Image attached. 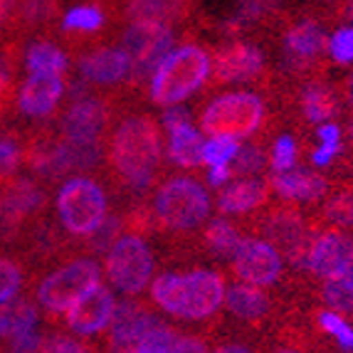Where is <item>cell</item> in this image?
<instances>
[{
    "label": "cell",
    "instance_id": "cell-25",
    "mask_svg": "<svg viewBox=\"0 0 353 353\" xmlns=\"http://www.w3.org/2000/svg\"><path fill=\"white\" fill-rule=\"evenodd\" d=\"M42 329V309L35 296L20 294L0 304V343L10 346L15 339Z\"/></svg>",
    "mask_w": 353,
    "mask_h": 353
},
{
    "label": "cell",
    "instance_id": "cell-21",
    "mask_svg": "<svg viewBox=\"0 0 353 353\" xmlns=\"http://www.w3.org/2000/svg\"><path fill=\"white\" fill-rule=\"evenodd\" d=\"M265 74V54L252 42H228L212 52L210 79L215 87L254 82Z\"/></svg>",
    "mask_w": 353,
    "mask_h": 353
},
{
    "label": "cell",
    "instance_id": "cell-34",
    "mask_svg": "<svg viewBox=\"0 0 353 353\" xmlns=\"http://www.w3.org/2000/svg\"><path fill=\"white\" fill-rule=\"evenodd\" d=\"M25 134L15 129H0V181L23 168Z\"/></svg>",
    "mask_w": 353,
    "mask_h": 353
},
{
    "label": "cell",
    "instance_id": "cell-41",
    "mask_svg": "<svg viewBox=\"0 0 353 353\" xmlns=\"http://www.w3.org/2000/svg\"><path fill=\"white\" fill-rule=\"evenodd\" d=\"M296 161H299V143L292 134H282L274 139L270 153V165L272 171H289L294 168Z\"/></svg>",
    "mask_w": 353,
    "mask_h": 353
},
{
    "label": "cell",
    "instance_id": "cell-11",
    "mask_svg": "<svg viewBox=\"0 0 353 353\" xmlns=\"http://www.w3.org/2000/svg\"><path fill=\"white\" fill-rule=\"evenodd\" d=\"M176 28L161 23H129L119 35V48L131 59V87H146L161 59L176 45Z\"/></svg>",
    "mask_w": 353,
    "mask_h": 353
},
{
    "label": "cell",
    "instance_id": "cell-13",
    "mask_svg": "<svg viewBox=\"0 0 353 353\" xmlns=\"http://www.w3.org/2000/svg\"><path fill=\"white\" fill-rule=\"evenodd\" d=\"M230 274L237 282L254 287H274L284 274V257L259 235H245L228 262Z\"/></svg>",
    "mask_w": 353,
    "mask_h": 353
},
{
    "label": "cell",
    "instance_id": "cell-10",
    "mask_svg": "<svg viewBox=\"0 0 353 353\" xmlns=\"http://www.w3.org/2000/svg\"><path fill=\"white\" fill-rule=\"evenodd\" d=\"M114 114L117 104L109 94H92V89L74 92L59 114L57 134L77 143H104L106 134L117 121Z\"/></svg>",
    "mask_w": 353,
    "mask_h": 353
},
{
    "label": "cell",
    "instance_id": "cell-7",
    "mask_svg": "<svg viewBox=\"0 0 353 353\" xmlns=\"http://www.w3.org/2000/svg\"><path fill=\"white\" fill-rule=\"evenodd\" d=\"M101 282V265L94 254H74L45 272L32 287V296L45 316L57 319L89 289Z\"/></svg>",
    "mask_w": 353,
    "mask_h": 353
},
{
    "label": "cell",
    "instance_id": "cell-4",
    "mask_svg": "<svg viewBox=\"0 0 353 353\" xmlns=\"http://www.w3.org/2000/svg\"><path fill=\"white\" fill-rule=\"evenodd\" d=\"M52 210L62 235L84 245L112 215V198L104 181L97 176L72 173L54 188Z\"/></svg>",
    "mask_w": 353,
    "mask_h": 353
},
{
    "label": "cell",
    "instance_id": "cell-30",
    "mask_svg": "<svg viewBox=\"0 0 353 353\" xmlns=\"http://www.w3.org/2000/svg\"><path fill=\"white\" fill-rule=\"evenodd\" d=\"M242 230L235 223L220 218V220H210L203 228V237L201 245L205 248V252L212 259H220V262H230L232 254H235L237 245L242 242Z\"/></svg>",
    "mask_w": 353,
    "mask_h": 353
},
{
    "label": "cell",
    "instance_id": "cell-20",
    "mask_svg": "<svg viewBox=\"0 0 353 353\" xmlns=\"http://www.w3.org/2000/svg\"><path fill=\"white\" fill-rule=\"evenodd\" d=\"M165 131V159L176 168H201L203 165V131L190 121L185 106H168L161 117Z\"/></svg>",
    "mask_w": 353,
    "mask_h": 353
},
{
    "label": "cell",
    "instance_id": "cell-14",
    "mask_svg": "<svg viewBox=\"0 0 353 353\" xmlns=\"http://www.w3.org/2000/svg\"><path fill=\"white\" fill-rule=\"evenodd\" d=\"M77 77L89 89H119L131 79V59L119 45H92L77 52Z\"/></svg>",
    "mask_w": 353,
    "mask_h": 353
},
{
    "label": "cell",
    "instance_id": "cell-32",
    "mask_svg": "<svg viewBox=\"0 0 353 353\" xmlns=\"http://www.w3.org/2000/svg\"><path fill=\"white\" fill-rule=\"evenodd\" d=\"M319 299L326 309H334V312L353 316V270L343 272L339 277L324 279L321 287H319Z\"/></svg>",
    "mask_w": 353,
    "mask_h": 353
},
{
    "label": "cell",
    "instance_id": "cell-24",
    "mask_svg": "<svg viewBox=\"0 0 353 353\" xmlns=\"http://www.w3.org/2000/svg\"><path fill=\"white\" fill-rule=\"evenodd\" d=\"M270 178H237L218 193V210L223 215H254L270 203Z\"/></svg>",
    "mask_w": 353,
    "mask_h": 353
},
{
    "label": "cell",
    "instance_id": "cell-38",
    "mask_svg": "<svg viewBox=\"0 0 353 353\" xmlns=\"http://www.w3.org/2000/svg\"><path fill=\"white\" fill-rule=\"evenodd\" d=\"M37 353H101L99 346L92 341L82 339L77 334H67V331H50L42 339V346Z\"/></svg>",
    "mask_w": 353,
    "mask_h": 353
},
{
    "label": "cell",
    "instance_id": "cell-6",
    "mask_svg": "<svg viewBox=\"0 0 353 353\" xmlns=\"http://www.w3.org/2000/svg\"><path fill=\"white\" fill-rule=\"evenodd\" d=\"M210 67L212 54L201 45L185 42L173 48L151 74V82H148L151 104L159 109L183 104L188 97L205 87V82L210 79Z\"/></svg>",
    "mask_w": 353,
    "mask_h": 353
},
{
    "label": "cell",
    "instance_id": "cell-40",
    "mask_svg": "<svg viewBox=\"0 0 353 353\" xmlns=\"http://www.w3.org/2000/svg\"><path fill=\"white\" fill-rule=\"evenodd\" d=\"M237 139H228V136H212L208 141H203V163L205 165H230L235 159Z\"/></svg>",
    "mask_w": 353,
    "mask_h": 353
},
{
    "label": "cell",
    "instance_id": "cell-12",
    "mask_svg": "<svg viewBox=\"0 0 353 353\" xmlns=\"http://www.w3.org/2000/svg\"><path fill=\"white\" fill-rule=\"evenodd\" d=\"M257 235L287 259L292 267H304V259L312 248V228L292 203L262 208L257 215Z\"/></svg>",
    "mask_w": 353,
    "mask_h": 353
},
{
    "label": "cell",
    "instance_id": "cell-36",
    "mask_svg": "<svg viewBox=\"0 0 353 353\" xmlns=\"http://www.w3.org/2000/svg\"><path fill=\"white\" fill-rule=\"evenodd\" d=\"M267 163H270V159H267L265 148L257 143H242L230 168H232V178H254L259 173H265Z\"/></svg>",
    "mask_w": 353,
    "mask_h": 353
},
{
    "label": "cell",
    "instance_id": "cell-5",
    "mask_svg": "<svg viewBox=\"0 0 353 353\" xmlns=\"http://www.w3.org/2000/svg\"><path fill=\"white\" fill-rule=\"evenodd\" d=\"M148 210L153 218V230L171 235H193L205 228L212 212V198L198 178L181 173L153 185Z\"/></svg>",
    "mask_w": 353,
    "mask_h": 353
},
{
    "label": "cell",
    "instance_id": "cell-54",
    "mask_svg": "<svg viewBox=\"0 0 353 353\" xmlns=\"http://www.w3.org/2000/svg\"><path fill=\"white\" fill-rule=\"evenodd\" d=\"M121 353H143V351H139V348H129V351H121Z\"/></svg>",
    "mask_w": 353,
    "mask_h": 353
},
{
    "label": "cell",
    "instance_id": "cell-52",
    "mask_svg": "<svg viewBox=\"0 0 353 353\" xmlns=\"http://www.w3.org/2000/svg\"><path fill=\"white\" fill-rule=\"evenodd\" d=\"M348 141L353 143V117H351V124H348Z\"/></svg>",
    "mask_w": 353,
    "mask_h": 353
},
{
    "label": "cell",
    "instance_id": "cell-46",
    "mask_svg": "<svg viewBox=\"0 0 353 353\" xmlns=\"http://www.w3.org/2000/svg\"><path fill=\"white\" fill-rule=\"evenodd\" d=\"M232 181V168L230 165H208V183L212 188H223L225 183Z\"/></svg>",
    "mask_w": 353,
    "mask_h": 353
},
{
    "label": "cell",
    "instance_id": "cell-17",
    "mask_svg": "<svg viewBox=\"0 0 353 353\" xmlns=\"http://www.w3.org/2000/svg\"><path fill=\"white\" fill-rule=\"evenodd\" d=\"M117 296L114 289L106 284H97L82 294L74 304L62 314V324L72 331V334L89 339V336H99L112 326V319L117 314Z\"/></svg>",
    "mask_w": 353,
    "mask_h": 353
},
{
    "label": "cell",
    "instance_id": "cell-31",
    "mask_svg": "<svg viewBox=\"0 0 353 353\" xmlns=\"http://www.w3.org/2000/svg\"><path fill=\"white\" fill-rule=\"evenodd\" d=\"M57 15H59L57 0H20L10 28L15 32H20V35L37 32V30H48L57 20Z\"/></svg>",
    "mask_w": 353,
    "mask_h": 353
},
{
    "label": "cell",
    "instance_id": "cell-33",
    "mask_svg": "<svg viewBox=\"0 0 353 353\" xmlns=\"http://www.w3.org/2000/svg\"><path fill=\"white\" fill-rule=\"evenodd\" d=\"M18 42H8L6 48H0V117L8 114L12 104H15V65L20 62V52L15 48Z\"/></svg>",
    "mask_w": 353,
    "mask_h": 353
},
{
    "label": "cell",
    "instance_id": "cell-42",
    "mask_svg": "<svg viewBox=\"0 0 353 353\" xmlns=\"http://www.w3.org/2000/svg\"><path fill=\"white\" fill-rule=\"evenodd\" d=\"M178 336H181L178 329H173V326H168V324H161L153 331H148V334L143 336V341L136 348L143 353H173L176 351Z\"/></svg>",
    "mask_w": 353,
    "mask_h": 353
},
{
    "label": "cell",
    "instance_id": "cell-16",
    "mask_svg": "<svg viewBox=\"0 0 353 353\" xmlns=\"http://www.w3.org/2000/svg\"><path fill=\"white\" fill-rule=\"evenodd\" d=\"M165 324L156 306L151 301H136L134 296L119 301L117 314L112 319V326L106 329V351L121 353L136 348L143 341V336L153 331L156 326Z\"/></svg>",
    "mask_w": 353,
    "mask_h": 353
},
{
    "label": "cell",
    "instance_id": "cell-22",
    "mask_svg": "<svg viewBox=\"0 0 353 353\" xmlns=\"http://www.w3.org/2000/svg\"><path fill=\"white\" fill-rule=\"evenodd\" d=\"M225 312L235 319L237 324L245 326H262L274 312V299L265 287H254V284L235 282L230 284L225 292Z\"/></svg>",
    "mask_w": 353,
    "mask_h": 353
},
{
    "label": "cell",
    "instance_id": "cell-3",
    "mask_svg": "<svg viewBox=\"0 0 353 353\" xmlns=\"http://www.w3.org/2000/svg\"><path fill=\"white\" fill-rule=\"evenodd\" d=\"M48 183L35 176H8L0 181V248L35 250L48 230Z\"/></svg>",
    "mask_w": 353,
    "mask_h": 353
},
{
    "label": "cell",
    "instance_id": "cell-19",
    "mask_svg": "<svg viewBox=\"0 0 353 353\" xmlns=\"http://www.w3.org/2000/svg\"><path fill=\"white\" fill-rule=\"evenodd\" d=\"M282 50L287 65L296 74H312L321 65V59L329 54V37H326L321 23L304 18L284 30Z\"/></svg>",
    "mask_w": 353,
    "mask_h": 353
},
{
    "label": "cell",
    "instance_id": "cell-1",
    "mask_svg": "<svg viewBox=\"0 0 353 353\" xmlns=\"http://www.w3.org/2000/svg\"><path fill=\"white\" fill-rule=\"evenodd\" d=\"M165 131L161 119L146 112L117 117L104 141V165L117 188L141 201L163 173Z\"/></svg>",
    "mask_w": 353,
    "mask_h": 353
},
{
    "label": "cell",
    "instance_id": "cell-15",
    "mask_svg": "<svg viewBox=\"0 0 353 353\" xmlns=\"http://www.w3.org/2000/svg\"><path fill=\"white\" fill-rule=\"evenodd\" d=\"M301 270L314 279H331L353 270V232L343 228H326L314 235Z\"/></svg>",
    "mask_w": 353,
    "mask_h": 353
},
{
    "label": "cell",
    "instance_id": "cell-43",
    "mask_svg": "<svg viewBox=\"0 0 353 353\" xmlns=\"http://www.w3.org/2000/svg\"><path fill=\"white\" fill-rule=\"evenodd\" d=\"M329 57L336 65H353V28H339L329 37Z\"/></svg>",
    "mask_w": 353,
    "mask_h": 353
},
{
    "label": "cell",
    "instance_id": "cell-44",
    "mask_svg": "<svg viewBox=\"0 0 353 353\" xmlns=\"http://www.w3.org/2000/svg\"><path fill=\"white\" fill-rule=\"evenodd\" d=\"M343 151V141H321V146L312 151V163L316 168H326V165L334 163V159Z\"/></svg>",
    "mask_w": 353,
    "mask_h": 353
},
{
    "label": "cell",
    "instance_id": "cell-18",
    "mask_svg": "<svg viewBox=\"0 0 353 353\" xmlns=\"http://www.w3.org/2000/svg\"><path fill=\"white\" fill-rule=\"evenodd\" d=\"M67 97V77L28 74L15 94V109L23 119L42 126L62 109Z\"/></svg>",
    "mask_w": 353,
    "mask_h": 353
},
{
    "label": "cell",
    "instance_id": "cell-27",
    "mask_svg": "<svg viewBox=\"0 0 353 353\" xmlns=\"http://www.w3.org/2000/svg\"><path fill=\"white\" fill-rule=\"evenodd\" d=\"M23 67L28 74L67 77V72H70V54L52 37H35L25 48Z\"/></svg>",
    "mask_w": 353,
    "mask_h": 353
},
{
    "label": "cell",
    "instance_id": "cell-29",
    "mask_svg": "<svg viewBox=\"0 0 353 353\" xmlns=\"http://www.w3.org/2000/svg\"><path fill=\"white\" fill-rule=\"evenodd\" d=\"M299 109L309 124H326L336 119L341 101L334 87L324 82H312L299 92Z\"/></svg>",
    "mask_w": 353,
    "mask_h": 353
},
{
    "label": "cell",
    "instance_id": "cell-48",
    "mask_svg": "<svg viewBox=\"0 0 353 353\" xmlns=\"http://www.w3.org/2000/svg\"><path fill=\"white\" fill-rule=\"evenodd\" d=\"M341 126L336 124V121H326V124H319L316 136L321 141H341Z\"/></svg>",
    "mask_w": 353,
    "mask_h": 353
},
{
    "label": "cell",
    "instance_id": "cell-35",
    "mask_svg": "<svg viewBox=\"0 0 353 353\" xmlns=\"http://www.w3.org/2000/svg\"><path fill=\"white\" fill-rule=\"evenodd\" d=\"M25 284H28V270L23 262L0 252V304L23 294Z\"/></svg>",
    "mask_w": 353,
    "mask_h": 353
},
{
    "label": "cell",
    "instance_id": "cell-23",
    "mask_svg": "<svg viewBox=\"0 0 353 353\" xmlns=\"http://www.w3.org/2000/svg\"><path fill=\"white\" fill-rule=\"evenodd\" d=\"M272 193H277L282 203H316L329 193V178L309 168H289V171H272L270 176Z\"/></svg>",
    "mask_w": 353,
    "mask_h": 353
},
{
    "label": "cell",
    "instance_id": "cell-56",
    "mask_svg": "<svg viewBox=\"0 0 353 353\" xmlns=\"http://www.w3.org/2000/svg\"><path fill=\"white\" fill-rule=\"evenodd\" d=\"M8 353H15V351H8Z\"/></svg>",
    "mask_w": 353,
    "mask_h": 353
},
{
    "label": "cell",
    "instance_id": "cell-53",
    "mask_svg": "<svg viewBox=\"0 0 353 353\" xmlns=\"http://www.w3.org/2000/svg\"><path fill=\"white\" fill-rule=\"evenodd\" d=\"M324 3H331V6H341V0H324Z\"/></svg>",
    "mask_w": 353,
    "mask_h": 353
},
{
    "label": "cell",
    "instance_id": "cell-8",
    "mask_svg": "<svg viewBox=\"0 0 353 353\" xmlns=\"http://www.w3.org/2000/svg\"><path fill=\"white\" fill-rule=\"evenodd\" d=\"M267 124V99L257 92L237 89L208 99L201 109L203 136L252 139Z\"/></svg>",
    "mask_w": 353,
    "mask_h": 353
},
{
    "label": "cell",
    "instance_id": "cell-55",
    "mask_svg": "<svg viewBox=\"0 0 353 353\" xmlns=\"http://www.w3.org/2000/svg\"><path fill=\"white\" fill-rule=\"evenodd\" d=\"M351 15H353V8H351Z\"/></svg>",
    "mask_w": 353,
    "mask_h": 353
},
{
    "label": "cell",
    "instance_id": "cell-47",
    "mask_svg": "<svg viewBox=\"0 0 353 353\" xmlns=\"http://www.w3.org/2000/svg\"><path fill=\"white\" fill-rule=\"evenodd\" d=\"M18 6H20V0H0V32H3L8 25H12Z\"/></svg>",
    "mask_w": 353,
    "mask_h": 353
},
{
    "label": "cell",
    "instance_id": "cell-49",
    "mask_svg": "<svg viewBox=\"0 0 353 353\" xmlns=\"http://www.w3.org/2000/svg\"><path fill=\"white\" fill-rule=\"evenodd\" d=\"M210 353H254L248 343H240V341H223L218 346L212 348Z\"/></svg>",
    "mask_w": 353,
    "mask_h": 353
},
{
    "label": "cell",
    "instance_id": "cell-28",
    "mask_svg": "<svg viewBox=\"0 0 353 353\" xmlns=\"http://www.w3.org/2000/svg\"><path fill=\"white\" fill-rule=\"evenodd\" d=\"M106 12L99 3H84L74 6L62 15L59 20V32L70 40V45H77L79 40H92L106 30Z\"/></svg>",
    "mask_w": 353,
    "mask_h": 353
},
{
    "label": "cell",
    "instance_id": "cell-39",
    "mask_svg": "<svg viewBox=\"0 0 353 353\" xmlns=\"http://www.w3.org/2000/svg\"><path fill=\"white\" fill-rule=\"evenodd\" d=\"M324 220L334 228H353V190H339L326 201Z\"/></svg>",
    "mask_w": 353,
    "mask_h": 353
},
{
    "label": "cell",
    "instance_id": "cell-26",
    "mask_svg": "<svg viewBox=\"0 0 353 353\" xmlns=\"http://www.w3.org/2000/svg\"><path fill=\"white\" fill-rule=\"evenodd\" d=\"M193 10V0H126L124 18L129 23H161L176 28Z\"/></svg>",
    "mask_w": 353,
    "mask_h": 353
},
{
    "label": "cell",
    "instance_id": "cell-37",
    "mask_svg": "<svg viewBox=\"0 0 353 353\" xmlns=\"http://www.w3.org/2000/svg\"><path fill=\"white\" fill-rule=\"evenodd\" d=\"M314 321L324 334H329L343 351L353 353V326L348 324V319H343V314L334 312V309H316Z\"/></svg>",
    "mask_w": 353,
    "mask_h": 353
},
{
    "label": "cell",
    "instance_id": "cell-45",
    "mask_svg": "<svg viewBox=\"0 0 353 353\" xmlns=\"http://www.w3.org/2000/svg\"><path fill=\"white\" fill-rule=\"evenodd\" d=\"M173 353H210V346L201 334H183L181 331Z\"/></svg>",
    "mask_w": 353,
    "mask_h": 353
},
{
    "label": "cell",
    "instance_id": "cell-2",
    "mask_svg": "<svg viewBox=\"0 0 353 353\" xmlns=\"http://www.w3.org/2000/svg\"><path fill=\"white\" fill-rule=\"evenodd\" d=\"M225 274L210 267H193V270H168L161 272L148 284V301L159 312L201 324L223 309L225 304Z\"/></svg>",
    "mask_w": 353,
    "mask_h": 353
},
{
    "label": "cell",
    "instance_id": "cell-51",
    "mask_svg": "<svg viewBox=\"0 0 353 353\" xmlns=\"http://www.w3.org/2000/svg\"><path fill=\"white\" fill-rule=\"evenodd\" d=\"M348 99H351V104H353V77H348Z\"/></svg>",
    "mask_w": 353,
    "mask_h": 353
},
{
    "label": "cell",
    "instance_id": "cell-9",
    "mask_svg": "<svg viewBox=\"0 0 353 353\" xmlns=\"http://www.w3.org/2000/svg\"><path fill=\"white\" fill-rule=\"evenodd\" d=\"M101 259V272L109 279V287L124 296H139L156 277V252L146 235L139 232H121Z\"/></svg>",
    "mask_w": 353,
    "mask_h": 353
},
{
    "label": "cell",
    "instance_id": "cell-50",
    "mask_svg": "<svg viewBox=\"0 0 353 353\" xmlns=\"http://www.w3.org/2000/svg\"><path fill=\"white\" fill-rule=\"evenodd\" d=\"M267 353H304L301 351V346H296V343H279L277 348H272V351Z\"/></svg>",
    "mask_w": 353,
    "mask_h": 353
}]
</instances>
